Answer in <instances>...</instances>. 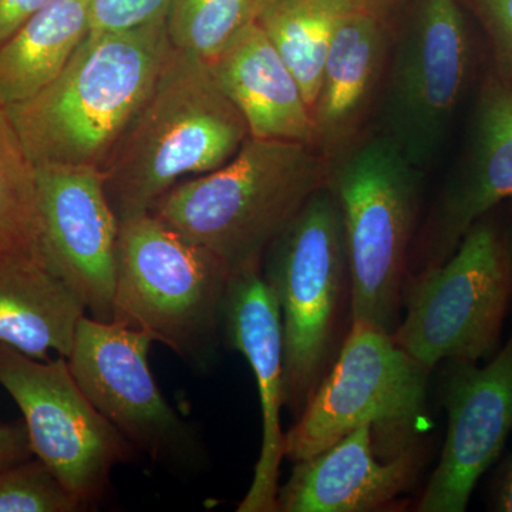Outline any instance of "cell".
Wrapping results in <instances>:
<instances>
[{
  "label": "cell",
  "instance_id": "e0dca14e",
  "mask_svg": "<svg viewBox=\"0 0 512 512\" xmlns=\"http://www.w3.org/2000/svg\"><path fill=\"white\" fill-rule=\"evenodd\" d=\"M375 427L365 424L293 467L279 487L281 512L376 511L404 493L420 466L416 448L380 460Z\"/></svg>",
  "mask_w": 512,
  "mask_h": 512
},
{
  "label": "cell",
  "instance_id": "2e32d148",
  "mask_svg": "<svg viewBox=\"0 0 512 512\" xmlns=\"http://www.w3.org/2000/svg\"><path fill=\"white\" fill-rule=\"evenodd\" d=\"M393 33L389 18L357 9L340 20L312 117L315 148L335 167L365 138L382 94Z\"/></svg>",
  "mask_w": 512,
  "mask_h": 512
},
{
  "label": "cell",
  "instance_id": "603a6c76",
  "mask_svg": "<svg viewBox=\"0 0 512 512\" xmlns=\"http://www.w3.org/2000/svg\"><path fill=\"white\" fill-rule=\"evenodd\" d=\"M268 0H171L165 28L177 50L215 62L225 47L255 23Z\"/></svg>",
  "mask_w": 512,
  "mask_h": 512
},
{
  "label": "cell",
  "instance_id": "7402d4cb",
  "mask_svg": "<svg viewBox=\"0 0 512 512\" xmlns=\"http://www.w3.org/2000/svg\"><path fill=\"white\" fill-rule=\"evenodd\" d=\"M43 254L36 167L0 106V258Z\"/></svg>",
  "mask_w": 512,
  "mask_h": 512
},
{
  "label": "cell",
  "instance_id": "8992f818",
  "mask_svg": "<svg viewBox=\"0 0 512 512\" xmlns=\"http://www.w3.org/2000/svg\"><path fill=\"white\" fill-rule=\"evenodd\" d=\"M495 211L468 229L439 265L407 276L393 339L421 366L491 359L512 305L507 224Z\"/></svg>",
  "mask_w": 512,
  "mask_h": 512
},
{
  "label": "cell",
  "instance_id": "ffe728a7",
  "mask_svg": "<svg viewBox=\"0 0 512 512\" xmlns=\"http://www.w3.org/2000/svg\"><path fill=\"white\" fill-rule=\"evenodd\" d=\"M92 32L90 0H53L0 46V106L32 99Z\"/></svg>",
  "mask_w": 512,
  "mask_h": 512
},
{
  "label": "cell",
  "instance_id": "52a82bcc",
  "mask_svg": "<svg viewBox=\"0 0 512 512\" xmlns=\"http://www.w3.org/2000/svg\"><path fill=\"white\" fill-rule=\"evenodd\" d=\"M262 272L281 312L285 406L296 419L328 373L350 296L342 211L326 185L266 249Z\"/></svg>",
  "mask_w": 512,
  "mask_h": 512
},
{
  "label": "cell",
  "instance_id": "484cf974",
  "mask_svg": "<svg viewBox=\"0 0 512 512\" xmlns=\"http://www.w3.org/2000/svg\"><path fill=\"white\" fill-rule=\"evenodd\" d=\"M171 0H90L92 30H126L167 16Z\"/></svg>",
  "mask_w": 512,
  "mask_h": 512
},
{
  "label": "cell",
  "instance_id": "cb8c5ba5",
  "mask_svg": "<svg viewBox=\"0 0 512 512\" xmlns=\"http://www.w3.org/2000/svg\"><path fill=\"white\" fill-rule=\"evenodd\" d=\"M82 510L79 498L35 456L0 470V512Z\"/></svg>",
  "mask_w": 512,
  "mask_h": 512
},
{
  "label": "cell",
  "instance_id": "4fadbf2b",
  "mask_svg": "<svg viewBox=\"0 0 512 512\" xmlns=\"http://www.w3.org/2000/svg\"><path fill=\"white\" fill-rule=\"evenodd\" d=\"M441 402L446 441L417 511L464 512L512 431V332L485 366L446 362Z\"/></svg>",
  "mask_w": 512,
  "mask_h": 512
},
{
  "label": "cell",
  "instance_id": "5bb4252c",
  "mask_svg": "<svg viewBox=\"0 0 512 512\" xmlns=\"http://www.w3.org/2000/svg\"><path fill=\"white\" fill-rule=\"evenodd\" d=\"M511 198L512 89L490 70L478 89L463 154L424 229L420 269L450 258L468 229Z\"/></svg>",
  "mask_w": 512,
  "mask_h": 512
},
{
  "label": "cell",
  "instance_id": "9c48e42d",
  "mask_svg": "<svg viewBox=\"0 0 512 512\" xmlns=\"http://www.w3.org/2000/svg\"><path fill=\"white\" fill-rule=\"evenodd\" d=\"M473 72V45L458 0H417L393 36L375 119L377 134L421 173L436 163Z\"/></svg>",
  "mask_w": 512,
  "mask_h": 512
},
{
  "label": "cell",
  "instance_id": "f546056e",
  "mask_svg": "<svg viewBox=\"0 0 512 512\" xmlns=\"http://www.w3.org/2000/svg\"><path fill=\"white\" fill-rule=\"evenodd\" d=\"M356 2L359 3L363 9L389 18L390 10L393 9L394 5L399 3V0H356Z\"/></svg>",
  "mask_w": 512,
  "mask_h": 512
},
{
  "label": "cell",
  "instance_id": "8fae6325",
  "mask_svg": "<svg viewBox=\"0 0 512 512\" xmlns=\"http://www.w3.org/2000/svg\"><path fill=\"white\" fill-rule=\"evenodd\" d=\"M153 343L143 330L84 316L67 363L93 406L134 450L167 468H194L202 451L154 379Z\"/></svg>",
  "mask_w": 512,
  "mask_h": 512
},
{
  "label": "cell",
  "instance_id": "4316f807",
  "mask_svg": "<svg viewBox=\"0 0 512 512\" xmlns=\"http://www.w3.org/2000/svg\"><path fill=\"white\" fill-rule=\"evenodd\" d=\"M53 0H0V46Z\"/></svg>",
  "mask_w": 512,
  "mask_h": 512
},
{
  "label": "cell",
  "instance_id": "f1b7e54d",
  "mask_svg": "<svg viewBox=\"0 0 512 512\" xmlns=\"http://www.w3.org/2000/svg\"><path fill=\"white\" fill-rule=\"evenodd\" d=\"M490 510L512 512V457L505 461L495 477Z\"/></svg>",
  "mask_w": 512,
  "mask_h": 512
},
{
  "label": "cell",
  "instance_id": "83f0119b",
  "mask_svg": "<svg viewBox=\"0 0 512 512\" xmlns=\"http://www.w3.org/2000/svg\"><path fill=\"white\" fill-rule=\"evenodd\" d=\"M33 457L25 424H0V470Z\"/></svg>",
  "mask_w": 512,
  "mask_h": 512
},
{
  "label": "cell",
  "instance_id": "d4e9b609",
  "mask_svg": "<svg viewBox=\"0 0 512 512\" xmlns=\"http://www.w3.org/2000/svg\"><path fill=\"white\" fill-rule=\"evenodd\" d=\"M490 49L491 70L512 89V0H471Z\"/></svg>",
  "mask_w": 512,
  "mask_h": 512
},
{
  "label": "cell",
  "instance_id": "4dcf8cb0",
  "mask_svg": "<svg viewBox=\"0 0 512 512\" xmlns=\"http://www.w3.org/2000/svg\"><path fill=\"white\" fill-rule=\"evenodd\" d=\"M508 248H510L511 269H512V220L507 224Z\"/></svg>",
  "mask_w": 512,
  "mask_h": 512
},
{
  "label": "cell",
  "instance_id": "7c38bea8",
  "mask_svg": "<svg viewBox=\"0 0 512 512\" xmlns=\"http://www.w3.org/2000/svg\"><path fill=\"white\" fill-rule=\"evenodd\" d=\"M40 248L87 309L113 322L120 221L100 168L49 164L36 167Z\"/></svg>",
  "mask_w": 512,
  "mask_h": 512
},
{
  "label": "cell",
  "instance_id": "ac0fdd59",
  "mask_svg": "<svg viewBox=\"0 0 512 512\" xmlns=\"http://www.w3.org/2000/svg\"><path fill=\"white\" fill-rule=\"evenodd\" d=\"M210 66L218 86L244 117L249 137L315 147L311 107L258 22L239 32Z\"/></svg>",
  "mask_w": 512,
  "mask_h": 512
},
{
  "label": "cell",
  "instance_id": "7a4b0ae2",
  "mask_svg": "<svg viewBox=\"0 0 512 512\" xmlns=\"http://www.w3.org/2000/svg\"><path fill=\"white\" fill-rule=\"evenodd\" d=\"M170 49L165 18L133 29L92 30L46 89L6 107L33 165L100 168L153 89Z\"/></svg>",
  "mask_w": 512,
  "mask_h": 512
},
{
  "label": "cell",
  "instance_id": "ba28073f",
  "mask_svg": "<svg viewBox=\"0 0 512 512\" xmlns=\"http://www.w3.org/2000/svg\"><path fill=\"white\" fill-rule=\"evenodd\" d=\"M429 373L390 333L352 323L339 356L285 433V457L308 460L365 424L393 454L414 448Z\"/></svg>",
  "mask_w": 512,
  "mask_h": 512
},
{
  "label": "cell",
  "instance_id": "5b68a950",
  "mask_svg": "<svg viewBox=\"0 0 512 512\" xmlns=\"http://www.w3.org/2000/svg\"><path fill=\"white\" fill-rule=\"evenodd\" d=\"M423 175L377 133L332 168L328 187L345 225L352 323L392 336L399 326Z\"/></svg>",
  "mask_w": 512,
  "mask_h": 512
},
{
  "label": "cell",
  "instance_id": "277c9868",
  "mask_svg": "<svg viewBox=\"0 0 512 512\" xmlns=\"http://www.w3.org/2000/svg\"><path fill=\"white\" fill-rule=\"evenodd\" d=\"M227 265L151 212L120 222L113 322L205 370L220 348Z\"/></svg>",
  "mask_w": 512,
  "mask_h": 512
},
{
  "label": "cell",
  "instance_id": "30bf717a",
  "mask_svg": "<svg viewBox=\"0 0 512 512\" xmlns=\"http://www.w3.org/2000/svg\"><path fill=\"white\" fill-rule=\"evenodd\" d=\"M0 386L23 414L33 456L84 508L100 501L113 471L136 450L93 406L67 359H35L0 345Z\"/></svg>",
  "mask_w": 512,
  "mask_h": 512
},
{
  "label": "cell",
  "instance_id": "d6986e66",
  "mask_svg": "<svg viewBox=\"0 0 512 512\" xmlns=\"http://www.w3.org/2000/svg\"><path fill=\"white\" fill-rule=\"evenodd\" d=\"M87 309L43 254L0 258V345L67 359Z\"/></svg>",
  "mask_w": 512,
  "mask_h": 512
},
{
  "label": "cell",
  "instance_id": "6da1fadb",
  "mask_svg": "<svg viewBox=\"0 0 512 512\" xmlns=\"http://www.w3.org/2000/svg\"><path fill=\"white\" fill-rule=\"evenodd\" d=\"M249 137L211 66L174 49L100 167L119 221L153 210L175 185L228 163Z\"/></svg>",
  "mask_w": 512,
  "mask_h": 512
},
{
  "label": "cell",
  "instance_id": "9a60e30c",
  "mask_svg": "<svg viewBox=\"0 0 512 512\" xmlns=\"http://www.w3.org/2000/svg\"><path fill=\"white\" fill-rule=\"evenodd\" d=\"M222 333L254 372L262 416L261 453L238 512L278 511L279 468L285 458L281 412L285 406L284 335L281 312L262 265L232 272Z\"/></svg>",
  "mask_w": 512,
  "mask_h": 512
},
{
  "label": "cell",
  "instance_id": "44dd1931",
  "mask_svg": "<svg viewBox=\"0 0 512 512\" xmlns=\"http://www.w3.org/2000/svg\"><path fill=\"white\" fill-rule=\"evenodd\" d=\"M363 9L356 0H268L256 22L301 87L311 110L340 20Z\"/></svg>",
  "mask_w": 512,
  "mask_h": 512
},
{
  "label": "cell",
  "instance_id": "3957f363",
  "mask_svg": "<svg viewBox=\"0 0 512 512\" xmlns=\"http://www.w3.org/2000/svg\"><path fill=\"white\" fill-rule=\"evenodd\" d=\"M330 173L309 144L248 137L228 163L175 185L150 212L232 274L262 265L266 249L329 184Z\"/></svg>",
  "mask_w": 512,
  "mask_h": 512
}]
</instances>
